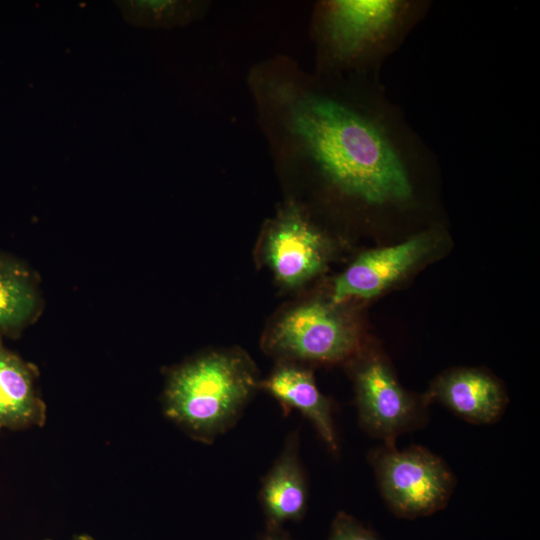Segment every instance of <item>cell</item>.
Returning a JSON list of instances; mask_svg holds the SVG:
<instances>
[{"mask_svg":"<svg viewBox=\"0 0 540 540\" xmlns=\"http://www.w3.org/2000/svg\"><path fill=\"white\" fill-rule=\"evenodd\" d=\"M263 256L281 285L296 288L323 269L327 242L296 203H289L266 229Z\"/></svg>","mask_w":540,"mask_h":540,"instance_id":"6","label":"cell"},{"mask_svg":"<svg viewBox=\"0 0 540 540\" xmlns=\"http://www.w3.org/2000/svg\"><path fill=\"white\" fill-rule=\"evenodd\" d=\"M353 327L332 307L308 302L286 311L268 332L264 347L279 361L337 362L357 348Z\"/></svg>","mask_w":540,"mask_h":540,"instance_id":"4","label":"cell"},{"mask_svg":"<svg viewBox=\"0 0 540 540\" xmlns=\"http://www.w3.org/2000/svg\"><path fill=\"white\" fill-rule=\"evenodd\" d=\"M39 308L34 277L19 262L0 255V330L18 333Z\"/></svg>","mask_w":540,"mask_h":540,"instance_id":"13","label":"cell"},{"mask_svg":"<svg viewBox=\"0 0 540 540\" xmlns=\"http://www.w3.org/2000/svg\"><path fill=\"white\" fill-rule=\"evenodd\" d=\"M380 492L401 518H418L443 509L456 485L447 464L428 449L412 446L398 451L386 446L370 454Z\"/></svg>","mask_w":540,"mask_h":540,"instance_id":"3","label":"cell"},{"mask_svg":"<svg viewBox=\"0 0 540 540\" xmlns=\"http://www.w3.org/2000/svg\"><path fill=\"white\" fill-rule=\"evenodd\" d=\"M429 247V238L417 236L395 246L361 254L335 280L331 304L378 295L412 267Z\"/></svg>","mask_w":540,"mask_h":540,"instance_id":"8","label":"cell"},{"mask_svg":"<svg viewBox=\"0 0 540 540\" xmlns=\"http://www.w3.org/2000/svg\"><path fill=\"white\" fill-rule=\"evenodd\" d=\"M360 426L370 435L394 446L398 435L423 424L425 403L408 394L380 359L363 362L355 372Z\"/></svg>","mask_w":540,"mask_h":540,"instance_id":"5","label":"cell"},{"mask_svg":"<svg viewBox=\"0 0 540 540\" xmlns=\"http://www.w3.org/2000/svg\"><path fill=\"white\" fill-rule=\"evenodd\" d=\"M259 501L266 528L284 527L287 522L303 519L308 505V485L296 430L287 436L282 451L262 478Z\"/></svg>","mask_w":540,"mask_h":540,"instance_id":"9","label":"cell"},{"mask_svg":"<svg viewBox=\"0 0 540 540\" xmlns=\"http://www.w3.org/2000/svg\"><path fill=\"white\" fill-rule=\"evenodd\" d=\"M259 389L278 401L285 416L293 409L298 410L312 423L327 447L337 452L332 403L320 392L309 369L295 362L279 361L269 376L260 381Z\"/></svg>","mask_w":540,"mask_h":540,"instance_id":"10","label":"cell"},{"mask_svg":"<svg viewBox=\"0 0 540 540\" xmlns=\"http://www.w3.org/2000/svg\"><path fill=\"white\" fill-rule=\"evenodd\" d=\"M432 398L474 424L497 422L507 403L500 384L488 374L474 369H459L442 375L427 399Z\"/></svg>","mask_w":540,"mask_h":540,"instance_id":"11","label":"cell"},{"mask_svg":"<svg viewBox=\"0 0 540 540\" xmlns=\"http://www.w3.org/2000/svg\"><path fill=\"white\" fill-rule=\"evenodd\" d=\"M249 86L279 163L308 165L342 193L370 204L410 197L407 171L385 134L352 106L314 89L294 61L261 63Z\"/></svg>","mask_w":540,"mask_h":540,"instance_id":"1","label":"cell"},{"mask_svg":"<svg viewBox=\"0 0 540 540\" xmlns=\"http://www.w3.org/2000/svg\"><path fill=\"white\" fill-rule=\"evenodd\" d=\"M36 369L0 344V431L41 426L45 404L35 386Z\"/></svg>","mask_w":540,"mask_h":540,"instance_id":"12","label":"cell"},{"mask_svg":"<svg viewBox=\"0 0 540 540\" xmlns=\"http://www.w3.org/2000/svg\"><path fill=\"white\" fill-rule=\"evenodd\" d=\"M327 540H381L353 516L340 511L335 516Z\"/></svg>","mask_w":540,"mask_h":540,"instance_id":"15","label":"cell"},{"mask_svg":"<svg viewBox=\"0 0 540 540\" xmlns=\"http://www.w3.org/2000/svg\"><path fill=\"white\" fill-rule=\"evenodd\" d=\"M398 8V2L386 0H337L323 4L320 28L331 55L345 61L360 54L387 31Z\"/></svg>","mask_w":540,"mask_h":540,"instance_id":"7","label":"cell"},{"mask_svg":"<svg viewBox=\"0 0 540 540\" xmlns=\"http://www.w3.org/2000/svg\"><path fill=\"white\" fill-rule=\"evenodd\" d=\"M257 540H294L289 531L284 527L266 528Z\"/></svg>","mask_w":540,"mask_h":540,"instance_id":"16","label":"cell"},{"mask_svg":"<svg viewBox=\"0 0 540 540\" xmlns=\"http://www.w3.org/2000/svg\"><path fill=\"white\" fill-rule=\"evenodd\" d=\"M117 5L128 22L150 28L185 25L205 11V4L192 1L131 0Z\"/></svg>","mask_w":540,"mask_h":540,"instance_id":"14","label":"cell"},{"mask_svg":"<svg viewBox=\"0 0 540 540\" xmlns=\"http://www.w3.org/2000/svg\"><path fill=\"white\" fill-rule=\"evenodd\" d=\"M259 384L255 364L245 352L209 351L169 374L164 412L194 439L211 444L235 426Z\"/></svg>","mask_w":540,"mask_h":540,"instance_id":"2","label":"cell"},{"mask_svg":"<svg viewBox=\"0 0 540 540\" xmlns=\"http://www.w3.org/2000/svg\"><path fill=\"white\" fill-rule=\"evenodd\" d=\"M72 540H94V539L88 535H78L74 537Z\"/></svg>","mask_w":540,"mask_h":540,"instance_id":"17","label":"cell"}]
</instances>
